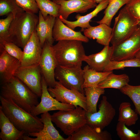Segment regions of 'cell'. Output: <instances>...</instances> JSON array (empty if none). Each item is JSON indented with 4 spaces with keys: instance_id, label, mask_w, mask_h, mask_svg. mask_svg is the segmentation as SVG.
Listing matches in <instances>:
<instances>
[{
    "instance_id": "obj_10",
    "label": "cell",
    "mask_w": 140,
    "mask_h": 140,
    "mask_svg": "<svg viewBox=\"0 0 140 140\" xmlns=\"http://www.w3.org/2000/svg\"><path fill=\"white\" fill-rule=\"evenodd\" d=\"M140 51V26L127 39L113 46L111 60L119 61L135 58Z\"/></svg>"
},
{
    "instance_id": "obj_26",
    "label": "cell",
    "mask_w": 140,
    "mask_h": 140,
    "mask_svg": "<svg viewBox=\"0 0 140 140\" xmlns=\"http://www.w3.org/2000/svg\"><path fill=\"white\" fill-rule=\"evenodd\" d=\"M84 82L83 88L91 87H97L98 85L104 80L113 71L100 72L89 68L88 65L85 66L83 69Z\"/></svg>"
},
{
    "instance_id": "obj_25",
    "label": "cell",
    "mask_w": 140,
    "mask_h": 140,
    "mask_svg": "<svg viewBox=\"0 0 140 140\" xmlns=\"http://www.w3.org/2000/svg\"><path fill=\"white\" fill-rule=\"evenodd\" d=\"M130 80L126 74L116 75L113 72L100 82L97 87L102 88H113L120 89L129 84Z\"/></svg>"
},
{
    "instance_id": "obj_5",
    "label": "cell",
    "mask_w": 140,
    "mask_h": 140,
    "mask_svg": "<svg viewBox=\"0 0 140 140\" xmlns=\"http://www.w3.org/2000/svg\"><path fill=\"white\" fill-rule=\"evenodd\" d=\"M86 111L80 106L70 111L59 110L51 115V120L66 135L69 136L86 124Z\"/></svg>"
},
{
    "instance_id": "obj_6",
    "label": "cell",
    "mask_w": 140,
    "mask_h": 140,
    "mask_svg": "<svg viewBox=\"0 0 140 140\" xmlns=\"http://www.w3.org/2000/svg\"><path fill=\"white\" fill-rule=\"evenodd\" d=\"M140 22L123 8L115 19L110 43L115 46L125 40L137 29Z\"/></svg>"
},
{
    "instance_id": "obj_14",
    "label": "cell",
    "mask_w": 140,
    "mask_h": 140,
    "mask_svg": "<svg viewBox=\"0 0 140 140\" xmlns=\"http://www.w3.org/2000/svg\"><path fill=\"white\" fill-rule=\"evenodd\" d=\"M51 115L48 112L41 115L40 121L43 123L42 129L38 132L25 135L24 140H67L59 133L52 123Z\"/></svg>"
},
{
    "instance_id": "obj_1",
    "label": "cell",
    "mask_w": 140,
    "mask_h": 140,
    "mask_svg": "<svg viewBox=\"0 0 140 140\" xmlns=\"http://www.w3.org/2000/svg\"><path fill=\"white\" fill-rule=\"evenodd\" d=\"M0 108L5 114L17 129L24 131L26 135L42 129L44 125L40 118L19 107L11 99L0 96Z\"/></svg>"
},
{
    "instance_id": "obj_12",
    "label": "cell",
    "mask_w": 140,
    "mask_h": 140,
    "mask_svg": "<svg viewBox=\"0 0 140 140\" xmlns=\"http://www.w3.org/2000/svg\"><path fill=\"white\" fill-rule=\"evenodd\" d=\"M47 87L42 76L41 100L31 113L32 115L37 116L40 114L52 110L70 111L75 108L73 105L63 103L53 97L48 90Z\"/></svg>"
},
{
    "instance_id": "obj_38",
    "label": "cell",
    "mask_w": 140,
    "mask_h": 140,
    "mask_svg": "<svg viewBox=\"0 0 140 140\" xmlns=\"http://www.w3.org/2000/svg\"><path fill=\"white\" fill-rule=\"evenodd\" d=\"M124 7L131 14L140 20V0H130Z\"/></svg>"
},
{
    "instance_id": "obj_36",
    "label": "cell",
    "mask_w": 140,
    "mask_h": 140,
    "mask_svg": "<svg viewBox=\"0 0 140 140\" xmlns=\"http://www.w3.org/2000/svg\"><path fill=\"white\" fill-rule=\"evenodd\" d=\"M0 46L2 47L10 55L21 62L23 52L19 47L12 42L7 41L0 44Z\"/></svg>"
},
{
    "instance_id": "obj_8",
    "label": "cell",
    "mask_w": 140,
    "mask_h": 140,
    "mask_svg": "<svg viewBox=\"0 0 140 140\" xmlns=\"http://www.w3.org/2000/svg\"><path fill=\"white\" fill-rule=\"evenodd\" d=\"M47 89L51 95L58 101L75 107L80 106L86 111L85 96L77 89L67 88L59 81H56L54 87H48Z\"/></svg>"
},
{
    "instance_id": "obj_35",
    "label": "cell",
    "mask_w": 140,
    "mask_h": 140,
    "mask_svg": "<svg viewBox=\"0 0 140 140\" xmlns=\"http://www.w3.org/2000/svg\"><path fill=\"white\" fill-rule=\"evenodd\" d=\"M13 19V14L10 13L6 18L0 19V44L9 42V29Z\"/></svg>"
},
{
    "instance_id": "obj_21",
    "label": "cell",
    "mask_w": 140,
    "mask_h": 140,
    "mask_svg": "<svg viewBox=\"0 0 140 140\" xmlns=\"http://www.w3.org/2000/svg\"><path fill=\"white\" fill-rule=\"evenodd\" d=\"M113 50V46H104L100 52L86 55L83 61L86 62L90 68L100 72H103L110 61Z\"/></svg>"
},
{
    "instance_id": "obj_3",
    "label": "cell",
    "mask_w": 140,
    "mask_h": 140,
    "mask_svg": "<svg viewBox=\"0 0 140 140\" xmlns=\"http://www.w3.org/2000/svg\"><path fill=\"white\" fill-rule=\"evenodd\" d=\"M82 42L76 40H63L52 45L58 65L66 67L81 66L86 56Z\"/></svg>"
},
{
    "instance_id": "obj_17",
    "label": "cell",
    "mask_w": 140,
    "mask_h": 140,
    "mask_svg": "<svg viewBox=\"0 0 140 140\" xmlns=\"http://www.w3.org/2000/svg\"><path fill=\"white\" fill-rule=\"evenodd\" d=\"M0 78L1 83L15 76L16 73L21 66L19 60L10 55L0 46Z\"/></svg>"
},
{
    "instance_id": "obj_7",
    "label": "cell",
    "mask_w": 140,
    "mask_h": 140,
    "mask_svg": "<svg viewBox=\"0 0 140 140\" xmlns=\"http://www.w3.org/2000/svg\"><path fill=\"white\" fill-rule=\"evenodd\" d=\"M83 73L81 66L66 67L58 65L55 70V77L65 87L75 89L85 94Z\"/></svg>"
},
{
    "instance_id": "obj_28",
    "label": "cell",
    "mask_w": 140,
    "mask_h": 140,
    "mask_svg": "<svg viewBox=\"0 0 140 140\" xmlns=\"http://www.w3.org/2000/svg\"><path fill=\"white\" fill-rule=\"evenodd\" d=\"M119 111L118 122H123L128 126L136 124L138 119V114L132 109L129 102H125L121 103Z\"/></svg>"
},
{
    "instance_id": "obj_37",
    "label": "cell",
    "mask_w": 140,
    "mask_h": 140,
    "mask_svg": "<svg viewBox=\"0 0 140 140\" xmlns=\"http://www.w3.org/2000/svg\"><path fill=\"white\" fill-rule=\"evenodd\" d=\"M18 4L25 12L36 14L39 10L35 0H15Z\"/></svg>"
},
{
    "instance_id": "obj_32",
    "label": "cell",
    "mask_w": 140,
    "mask_h": 140,
    "mask_svg": "<svg viewBox=\"0 0 140 140\" xmlns=\"http://www.w3.org/2000/svg\"><path fill=\"white\" fill-rule=\"evenodd\" d=\"M140 67V59L136 58L119 61H110L103 72L122 69L126 67Z\"/></svg>"
},
{
    "instance_id": "obj_9",
    "label": "cell",
    "mask_w": 140,
    "mask_h": 140,
    "mask_svg": "<svg viewBox=\"0 0 140 140\" xmlns=\"http://www.w3.org/2000/svg\"><path fill=\"white\" fill-rule=\"evenodd\" d=\"M98 107V111L96 112L92 113L86 111V123L93 127L103 130L111 122L116 114V110L106 96H102Z\"/></svg>"
},
{
    "instance_id": "obj_22",
    "label": "cell",
    "mask_w": 140,
    "mask_h": 140,
    "mask_svg": "<svg viewBox=\"0 0 140 140\" xmlns=\"http://www.w3.org/2000/svg\"><path fill=\"white\" fill-rule=\"evenodd\" d=\"M109 0H104L97 5L95 9L91 12L84 16H81L79 14L77 15L75 17L76 20L74 21H70L64 19L61 16H59V19L68 27L74 30L77 27L81 28V31L88 28L91 26L89 22L92 18L96 16L100 11L107 7Z\"/></svg>"
},
{
    "instance_id": "obj_13",
    "label": "cell",
    "mask_w": 140,
    "mask_h": 140,
    "mask_svg": "<svg viewBox=\"0 0 140 140\" xmlns=\"http://www.w3.org/2000/svg\"><path fill=\"white\" fill-rule=\"evenodd\" d=\"M41 75L40 67L38 64L21 66L16 72L15 76L39 97L42 93Z\"/></svg>"
},
{
    "instance_id": "obj_20",
    "label": "cell",
    "mask_w": 140,
    "mask_h": 140,
    "mask_svg": "<svg viewBox=\"0 0 140 140\" xmlns=\"http://www.w3.org/2000/svg\"><path fill=\"white\" fill-rule=\"evenodd\" d=\"M38 17V21L36 31L42 47L46 41L53 45L54 40L52 36V30L56 17L48 15L44 18L39 11Z\"/></svg>"
},
{
    "instance_id": "obj_30",
    "label": "cell",
    "mask_w": 140,
    "mask_h": 140,
    "mask_svg": "<svg viewBox=\"0 0 140 140\" xmlns=\"http://www.w3.org/2000/svg\"><path fill=\"white\" fill-rule=\"evenodd\" d=\"M39 11L44 18L48 15L59 17L60 6L50 0H35Z\"/></svg>"
},
{
    "instance_id": "obj_19",
    "label": "cell",
    "mask_w": 140,
    "mask_h": 140,
    "mask_svg": "<svg viewBox=\"0 0 140 140\" xmlns=\"http://www.w3.org/2000/svg\"><path fill=\"white\" fill-rule=\"evenodd\" d=\"M64 24L59 17H56L52 33L54 40H76L85 43L89 41V38L80 31H75Z\"/></svg>"
},
{
    "instance_id": "obj_15",
    "label": "cell",
    "mask_w": 140,
    "mask_h": 140,
    "mask_svg": "<svg viewBox=\"0 0 140 140\" xmlns=\"http://www.w3.org/2000/svg\"><path fill=\"white\" fill-rule=\"evenodd\" d=\"M60 7L59 16L67 20L69 15L73 12L84 13L88 10L96 7L97 5L92 0H54Z\"/></svg>"
},
{
    "instance_id": "obj_4",
    "label": "cell",
    "mask_w": 140,
    "mask_h": 140,
    "mask_svg": "<svg viewBox=\"0 0 140 140\" xmlns=\"http://www.w3.org/2000/svg\"><path fill=\"white\" fill-rule=\"evenodd\" d=\"M38 21L35 14L24 11L17 15L10 26L9 42L23 48L36 30Z\"/></svg>"
},
{
    "instance_id": "obj_2",
    "label": "cell",
    "mask_w": 140,
    "mask_h": 140,
    "mask_svg": "<svg viewBox=\"0 0 140 140\" xmlns=\"http://www.w3.org/2000/svg\"><path fill=\"white\" fill-rule=\"evenodd\" d=\"M0 94L30 113L39 103V97L16 76L1 83Z\"/></svg>"
},
{
    "instance_id": "obj_40",
    "label": "cell",
    "mask_w": 140,
    "mask_h": 140,
    "mask_svg": "<svg viewBox=\"0 0 140 140\" xmlns=\"http://www.w3.org/2000/svg\"><path fill=\"white\" fill-rule=\"evenodd\" d=\"M95 1L96 3H100L104 0H92Z\"/></svg>"
},
{
    "instance_id": "obj_42",
    "label": "cell",
    "mask_w": 140,
    "mask_h": 140,
    "mask_svg": "<svg viewBox=\"0 0 140 140\" xmlns=\"http://www.w3.org/2000/svg\"><path fill=\"white\" fill-rule=\"evenodd\" d=\"M50 0L52 1H53L54 0Z\"/></svg>"
},
{
    "instance_id": "obj_16",
    "label": "cell",
    "mask_w": 140,
    "mask_h": 140,
    "mask_svg": "<svg viewBox=\"0 0 140 140\" xmlns=\"http://www.w3.org/2000/svg\"><path fill=\"white\" fill-rule=\"evenodd\" d=\"M42 47L36 30L23 49L21 66H26L39 64Z\"/></svg>"
},
{
    "instance_id": "obj_41",
    "label": "cell",
    "mask_w": 140,
    "mask_h": 140,
    "mask_svg": "<svg viewBox=\"0 0 140 140\" xmlns=\"http://www.w3.org/2000/svg\"><path fill=\"white\" fill-rule=\"evenodd\" d=\"M138 25L140 26V22H139L138 24Z\"/></svg>"
},
{
    "instance_id": "obj_11",
    "label": "cell",
    "mask_w": 140,
    "mask_h": 140,
    "mask_svg": "<svg viewBox=\"0 0 140 140\" xmlns=\"http://www.w3.org/2000/svg\"><path fill=\"white\" fill-rule=\"evenodd\" d=\"M52 45L45 42L42 47L39 62L42 76L49 87H54L56 81L55 71L58 65L53 49Z\"/></svg>"
},
{
    "instance_id": "obj_31",
    "label": "cell",
    "mask_w": 140,
    "mask_h": 140,
    "mask_svg": "<svg viewBox=\"0 0 140 140\" xmlns=\"http://www.w3.org/2000/svg\"><path fill=\"white\" fill-rule=\"evenodd\" d=\"M120 90L131 99L135 107V111L140 117V85L134 86L128 84Z\"/></svg>"
},
{
    "instance_id": "obj_29",
    "label": "cell",
    "mask_w": 140,
    "mask_h": 140,
    "mask_svg": "<svg viewBox=\"0 0 140 140\" xmlns=\"http://www.w3.org/2000/svg\"><path fill=\"white\" fill-rule=\"evenodd\" d=\"M130 0H109V3L104 12V16L98 24L105 23L110 26L113 17L123 6L125 5Z\"/></svg>"
},
{
    "instance_id": "obj_24",
    "label": "cell",
    "mask_w": 140,
    "mask_h": 140,
    "mask_svg": "<svg viewBox=\"0 0 140 140\" xmlns=\"http://www.w3.org/2000/svg\"><path fill=\"white\" fill-rule=\"evenodd\" d=\"M113 29L106 24L102 23L95 26H91L85 29L84 35L90 39H96L97 43L105 46L110 43Z\"/></svg>"
},
{
    "instance_id": "obj_34",
    "label": "cell",
    "mask_w": 140,
    "mask_h": 140,
    "mask_svg": "<svg viewBox=\"0 0 140 140\" xmlns=\"http://www.w3.org/2000/svg\"><path fill=\"white\" fill-rule=\"evenodd\" d=\"M117 135L121 140H140V130L137 133L128 128L123 122H118L116 127Z\"/></svg>"
},
{
    "instance_id": "obj_18",
    "label": "cell",
    "mask_w": 140,
    "mask_h": 140,
    "mask_svg": "<svg viewBox=\"0 0 140 140\" xmlns=\"http://www.w3.org/2000/svg\"><path fill=\"white\" fill-rule=\"evenodd\" d=\"M67 140H112L107 130L93 127L86 124L67 138Z\"/></svg>"
},
{
    "instance_id": "obj_23",
    "label": "cell",
    "mask_w": 140,
    "mask_h": 140,
    "mask_svg": "<svg viewBox=\"0 0 140 140\" xmlns=\"http://www.w3.org/2000/svg\"><path fill=\"white\" fill-rule=\"evenodd\" d=\"M0 139L1 140H23L25 132L19 130L0 108Z\"/></svg>"
},
{
    "instance_id": "obj_27",
    "label": "cell",
    "mask_w": 140,
    "mask_h": 140,
    "mask_svg": "<svg viewBox=\"0 0 140 140\" xmlns=\"http://www.w3.org/2000/svg\"><path fill=\"white\" fill-rule=\"evenodd\" d=\"M84 89L86 99V112L92 113L96 112L98 101L100 96L104 93V89L91 87Z\"/></svg>"
},
{
    "instance_id": "obj_33",
    "label": "cell",
    "mask_w": 140,
    "mask_h": 140,
    "mask_svg": "<svg viewBox=\"0 0 140 140\" xmlns=\"http://www.w3.org/2000/svg\"><path fill=\"white\" fill-rule=\"evenodd\" d=\"M24 11L18 4L15 0H0V16L12 13L13 18Z\"/></svg>"
},
{
    "instance_id": "obj_39",
    "label": "cell",
    "mask_w": 140,
    "mask_h": 140,
    "mask_svg": "<svg viewBox=\"0 0 140 140\" xmlns=\"http://www.w3.org/2000/svg\"><path fill=\"white\" fill-rule=\"evenodd\" d=\"M135 58L140 59V51L136 54L135 56Z\"/></svg>"
}]
</instances>
